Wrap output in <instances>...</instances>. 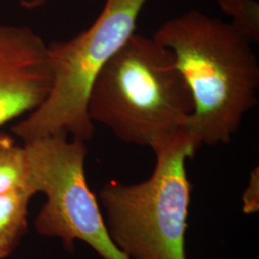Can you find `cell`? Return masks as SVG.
Returning <instances> with one entry per match:
<instances>
[{
    "label": "cell",
    "instance_id": "obj_8",
    "mask_svg": "<svg viewBox=\"0 0 259 259\" xmlns=\"http://www.w3.org/2000/svg\"><path fill=\"white\" fill-rule=\"evenodd\" d=\"M27 185L31 183L26 150L9 135L0 134V194Z\"/></svg>",
    "mask_w": 259,
    "mask_h": 259
},
{
    "label": "cell",
    "instance_id": "obj_9",
    "mask_svg": "<svg viewBox=\"0 0 259 259\" xmlns=\"http://www.w3.org/2000/svg\"><path fill=\"white\" fill-rule=\"evenodd\" d=\"M232 24L251 42L259 41V3L257 0H216Z\"/></svg>",
    "mask_w": 259,
    "mask_h": 259
},
{
    "label": "cell",
    "instance_id": "obj_6",
    "mask_svg": "<svg viewBox=\"0 0 259 259\" xmlns=\"http://www.w3.org/2000/svg\"><path fill=\"white\" fill-rule=\"evenodd\" d=\"M51 87L41 37L30 28L0 25V127L37 110Z\"/></svg>",
    "mask_w": 259,
    "mask_h": 259
},
{
    "label": "cell",
    "instance_id": "obj_1",
    "mask_svg": "<svg viewBox=\"0 0 259 259\" xmlns=\"http://www.w3.org/2000/svg\"><path fill=\"white\" fill-rule=\"evenodd\" d=\"M153 37L172 51L191 93L186 131L200 146L229 143L258 103L251 41L232 23L195 10L167 20Z\"/></svg>",
    "mask_w": 259,
    "mask_h": 259
},
{
    "label": "cell",
    "instance_id": "obj_5",
    "mask_svg": "<svg viewBox=\"0 0 259 259\" xmlns=\"http://www.w3.org/2000/svg\"><path fill=\"white\" fill-rule=\"evenodd\" d=\"M85 141L55 134L24 141L30 183L47 202L36 218L37 232L59 238L72 252L76 240L103 259H129L111 241L99 202L87 182Z\"/></svg>",
    "mask_w": 259,
    "mask_h": 259
},
{
    "label": "cell",
    "instance_id": "obj_4",
    "mask_svg": "<svg viewBox=\"0 0 259 259\" xmlns=\"http://www.w3.org/2000/svg\"><path fill=\"white\" fill-rule=\"evenodd\" d=\"M147 0H106L98 18L76 37L47 46L52 73L49 94L37 110L13 132L24 141L55 134H70L87 141L94 123L88 112L89 95L103 66L135 34Z\"/></svg>",
    "mask_w": 259,
    "mask_h": 259
},
{
    "label": "cell",
    "instance_id": "obj_2",
    "mask_svg": "<svg viewBox=\"0 0 259 259\" xmlns=\"http://www.w3.org/2000/svg\"><path fill=\"white\" fill-rule=\"evenodd\" d=\"M194 111L189 88L172 51L134 34L93 82L88 112L122 141L149 146L186 129Z\"/></svg>",
    "mask_w": 259,
    "mask_h": 259
},
{
    "label": "cell",
    "instance_id": "obj_12",
    "mask_svg": "<svg viewBox=\"0 0 259 259\" xmlns=\"http://www.w3.org/2000/svg\"><path fill=\"white\" fill-rule=\"evenodd\" d=\"M0 259H4V258H3V256H2V255H1V253H0Z\"/></svg>",
    "mask_w": 259,
    "mask_h": 259
},
{
    "label": "cell",
    "instance_id": "obj_3",
    "mask_svg": "<svg viewBox=\"0 0 259 259\" xmlns=\"http://www.w3.org/2000/svg\"><path fill=\"white\" fill-rule=\"evenodd\" d=\"M201 146L182 129L152 145L156 164L144 182L126 185L111 180L103 185L99 202L107 231L129 259H186L185 235L192 185L186 160Z\"/></svg>",
    "mask_w": 259,
    "mask_h": 259
},
{
    "label": "cell",
    "instance_id": "obj_7",
    "mask_svg": "<svg viewBox=\"0 0 259 259\" xmlns=\"http://www.w3.org/2000/svg\"><path fill=\"white\" fill-rule=\"evenodd\" d=\"M36 194L31 185L0 194V253L7 257L27 230L28 204Z\"/></svg>",
    "mask_w": 259,
    "mask_h": 259
},
{
    "label": "cell",
    "instance_id": "obj_10",
    "mask_svg": "<svg viewBox=\"0 0 259 259\" xmlns=\"http://www.w3.org/2000/svg\"><path fill=\"white\" fill-rule=\"evenodd\" d=\"M258 168L251 173L250 184L244 194V211L247 214L258 211Z\"/></svg>",
    "mask_w": 259,
    "mask_h": 259
},
{
    "label": "cell",
    "instance_id": "obj_11",
    "mask_svg": "<svg viewBox=\"0 0 259 259\" xmlns=\"http://www.w3.org/2000/svg\"><path fill=\"white\" fill-rule=\"evenodd\" d=\"M21 6L27 9H35L45 5L47 0H19Z\"/></svg>",
    "mask_w": 259,
    "mask_h": 259
}]
</instances>
